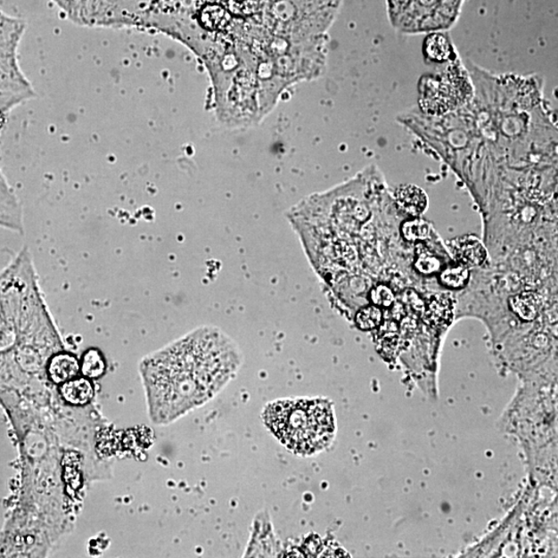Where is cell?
Listing matches in <instances>:
<instances>
[{"instance_id": "cell-1", "label": "cell", "mask_w": 558, "mask_h": 558, "mask_svg": "<svg viewBox=\"0 0 558 558\" xmlns=\"http://www.w3.org/2000/svg\"><path fill=\"white\" fill-rule=\"evenodd\" d=\"M242 362L237 343L212 326L194 329L147 355L139 373L149 418L168 425L203 406L235 378Z\"/></svg>"}, {"instance_id": "cell-10", "label": "cell", "mask_w": 558, "mask_h": 558, "mask_svg": "<svg viewBox=\"0 0 558 558\" xmlns=\"http://www.w3.org/2000/svg\"><path fill=\"white\" fill-rule=\"evenodd\" d=\"M454 254L460 263L467 266H480L486 259V250L480 240L473 236H465L456 240L453 245Z\"/></svg>"}, {"instance_id": "cell-6", "label": "cell", "mask_w": 558, "mask_h": 558, "mask_svg": "<svg viewBox=\"0 0 558 558\" xmlns=\"http://www.w3.org/2000/svg\"><path fill=\"white\" fill-rule=\"evenodd\" d=\"M70 21L89 28H139L146 0H52Z\"/></svg>"}, {"instance_id": "cell-17", "label": "cell", "mask_w": 558, "mask_h": 558, "mask_svg": "<svg viewBox=\"0 0 558 558\" xmlns=\"http://www.w3.org/2000/svg\"><path fill=\"white\" fill-rule=\"evenodd\" d=\"M382 317V311L378 308L369 307L359 311L356 322L362 330H372L380 325Z\"/></svg>"}, {"instance_id": "cell-7", "label": "cell", "mask_w": 558, "mask_h": 558, "mask_svg": "<svg viewBox=\"0 0 558 558\" xmlns=\"http://www.w3.org/2000/svg\"><path fill=\"white\" fill-rule=\"evenodd\" d=\"M80 360L74 354L62 349L51 357L47 363V379L56 385L73 380L80 376Z\"/></svg>"}, {"instance_id": "cell-3", "label": "cell", "mask_w": 558, "mask_h": 558, "mask_svg": "<svg viewBox=\"0 0 558 558\" xmlns=\"http://www.w3.org/2000/svg\"><path fill=\"white\" fill-rule=\"evenodd\" d=\"M343 0H265L266 28L293 42L328 40Z\"/></svg>"}, {"instance_id": "cell-5", "label": "cell", "mask_w": 558, "mask_h": 558, "mask_svg": "<svg viewBox=\"0 0 558 558\" xmlns=\"http://www.w3.org/2000/svg\"><path fill=\"white\" fill-rule=\"evenodd\" d=\"M465 0H386L389 21L405 35L447 31L456 24Z\"/></svg>"}, {"instance_id": "cell-16", "label": "cell", "mask_w": 558, "mask_h": 558, "mask_svg": "<svg viewBox=\"0 0 558 558\" xmlns=\"http://www.w3.org/2000/svg\"><path fill=\"white\" fill-rule=\"evenodd\" d=\"M469 277L470 272L465 266H452L442 272L440 283L447 288L460 289L464 287Z\"/></svg>"}, {"instance_id": "cell-12", "label": "cell", "mask_w": 558, "mask_h": 558, "mask_svg": "<svg viewBox=\"0 0 558 558\" xmlns=\"http://www.w3.org/2000/svg\"><path fill=\"white\" fill-rule=\"evenodd\" d=\"M453 308L454 304L449 296L445 294L434 296L425 307V319L432 325H445L451 320Z\"/></svg>"}, {"instance_id": "cell-14", "label": "cell", "mask_w": 558, "mask_h": 558, "mask_svg": "<svg viewBox=\"0 0 558 558\" xmlns=\"http://www.w3.org/2000/svg\"><path fill=\"white\" fill-rule=\"evenodd\" d=\"M107 363L105 357L97 349H89L83 354L80 361V372L82 376L89 380L102 378L105 374Z\"/></svg>"}, {"instance_id": "cell-18", "label": "cell", "mask_w": 558, "mask_h": 558, "mask_svg": "<svg viewBox=\"0 0 558 558\" xmlns=\"http://www.w3.org/2000/svg\"><path fill=\"white\" fill-rule=\"evenodd\" d=\"M416 268L422 275H431L437 274L440 268L439 259L428 251H422L416 259Z\"/></svg>"}, {"instance_id": "cell-2", "label": "cell", "mask_w": 558, "mask_h": 558, "mask_svg": "<svg viewBox=\"0 0 558 558\" xmlns=\"http://www.w3.org/2000/svg\"><path fill=\"white\" fill-rule=\"evenodd\" d=\"M262 417L278 442L296 455H315L335 437L334 408L325 398L275 400L265 406Z\"/></svg>"}, {"instance_id": "cell-9", "label": "cell", "mask_w": 558, "mask_h": 558, "mask_svg": "<svg viewBox=\"0 0 558 558\" xmlns=\"http://www.w3.org/2000/svg\"><path fill=\"white\" fill-rule=\"evenodd\" d=\"M60 393L67 404L75 406H87L94 398V387L92 380L86 376L63 382L61 385Z\"/></svg>"}, {"instance_id": "cell-20", "label": "cell", "mask_w": 558, "mask_h": 558, "mask_svg": "<svg viewBox=\"0 0 558 558\" xmlns=\"http://www.w3.org/2000/svg\"><path fill=\"white\" fill-rule=\"evenodd\" d=\"M398 327L394 323H388L382 328V347L384 349L392 350L398 346Z\"/></svg>"}, {"instance_id": "cell-19", "label": "cell", "mask_w": 558, "mask_h": 558, "mask_svg": "<svg viewBox=\"0 0 558 558\" xmlns=\"http://www.w3.org/2000/svg\"><path fill=\"white\" fill-rule=\"evenodd\" d=\"M371 300L378 307L389 308L394 303V294L387 285L380 284L371 291Z\"/></svg>"}, {"instance_id": "cell-21", "label": "cell", "mask_w": 558, "mask_h": 558, "mask_svg": "<svg viewBox=\"0 0 558 558\" xmlns=\"http://www.w3.org/2000/svg\"><path fill=\"white\" fill-rule=\"evenodd\" d=\"M404 300L407 307H410L417 314H424L425 303L421 300L420 296L414 291H407L405 294Z\"/></svg>"}, {"instance_id": "cell-11", "label": "cell", "mask_w": 558, "mask_h": 558, "mask_svg": "<svg viewBox=\"0 0 558 558\" xmlns=\"http://www.w3.org/2000/svg\"><path fill=\"white\" fill-rule=\"evenodd\" d=\"M395 199L400 209L411 216H419L427 209L426 193L417 185L400 186L395 193Z\"/></svg>"}, {"instance_id": "cell-4", "label": "cell", "mask_w": 558, "mask_h": 558, "mask_svg": "<svg viewBox=\"0 0 558 558\" xmlns=\"http://www.w3.org/2000/svg\"><path fill=\"white\" fill-rule=\"evenodd\" d=\"M469 70L459 56L439 73L422 78L419 83V107L422 114L439 117L458 111L473 97Z\"/></svg>"}, {"instance_id": "cell-13", "label": "cell", "mask_w": 558, "mask_h": 558, "mask_svg": "<svg viewBox=\"0 0 558 558\" xmlns=\"http://www.w3.org/2000/svg\"><path fill=\"white\" fill-rule=\"evenodd\" d=\"M540 302L535 293L524 291L512 298L511 308L514 314L525 322L534 321L538 313Z\"/></svg>"}, {"instance_id": "cell-8", "label": "cell", "mask_w": 558, "mask_h": 558, "mask_svg": "<svg viewBox=\"0 0 558 558\" xmlns=\"http://www.w3.org/2000/svg\"><path fill=\"white\" fill-rule=\"evenodd\" d=\"M425 62L446 64L458 57L455 46L447 31L427 34L423 42Z\"/></svg>"}, {"instance_id": "cell-15", "label": "cell", "mask_w": 558, "mask_h": 558, "mask_svg": "<svg viewBox=\"0 0 558 558\" xmlns=\"http://www.w3.org/2000/svg\"><path fill=\"white\" fill-rule=\"evenodd\" d=\"M401 233L406 242H418L430 237L431 226L423 219L414 218L402 225Z\"/></svg>"}]
</instances>
